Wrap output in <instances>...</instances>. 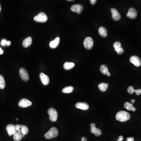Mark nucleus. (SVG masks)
Here are the masks:
<instances>
[{"label":"nucleus","instance_id":"dca6fc26","mask_svg":"<svg viewBox=\"0 0 141 141\" xmlns=\"http://www.w3.org/2000/svg\"><path fill=\"white\" fill-rule=\"evenodd\" d=\"M6 129L9 136H11L12 135H14L16 132L15 126L13 124L8 125L7 126Z\"/></svg>","mask_w":141,"mask_h":141},{"label":"nucleus","instance_id":"4be33fe9","mask_svg":"<svg viewBox=\"0 0 141 141\" xmlns=\"http://www.w3.org/2000/svg\"><path fill=\"white\" fill-rule=\"evenodd\" d=\"M98 33L102 37H106L107 36V30L104 27H101L99 28Z\"/></svg>","mask_w":141,"mask_h":141},{"label":"nucleus","instance_id":"a19ab883","mask_svg":"<svg viewBox=\"0 0 141 141\" xmlns=\"http://www.w3.org/2000/svg\"><path fill=\"white\" fill-rule=\"evenodd\" d=\"M16 120H18V118H16Z\"/></svg>","mask_w":141,"mask_h":141},{"label":"nucleus","instance_id":"2eb2a0df","mask_svg":"<svg viewBox=\"0 0 141 141\" xmlns=\"http://www.w3.org/2000/svg\"><path fill=\"white\" fill-rule=\"evenodd\" d=\"M76 107L77 109H82L83 110H88L89 108V105L85 102H79L76 103Z\"/></svg>","mask_w":141,"mask_h":141},{"label":"nucleus","instance_id":"c9c22d12","mask_svg":"<svg viewBox=\"0 0 141 141\" xmlns=\"http://www.w3.org/2000/svg\"><path fill=\"white\" fill-rule=\"evenodd\" d=\"M11 44V42L9 41H7L6 46H9Z\"/></svg>","mask_w":141,"mask_h":141},{"label":"nucleus","instance_id":"4468645a","mask_svg":"<svg viewBox=\"0 0 141 141\" xmlns=\"http://www.w3.org/2000/svg\"><path fill=\"white\" fill-rule=\"evenodd\" d=\"M40 77L42 83L44 85H48L50 83V78L47 75H46L43 72H42L40 74Z\"/></svg>","mask_w":141,"mask_h":141},{"label":"nucleus","instance_id":"9d476101","mask_svg":"<svg viewBox=\"0 0 141 141\" xmlns=\"http://www.w3.org/2000/svg\"><path fill=\"white\" fill-rule=\"evenodd\" d=\"M130 61L137 67H140L141 65V60L137 56H133L131 57Z\"/></svg>","mask_w":141,"mask_h":141},{"label":"nucleus","instance_id":"5701e85b","mask_svg":"<svg viewBox=\"0 0 141 141\" xmlns=\"http://www.w3.org/2000/svg\"><path fill=\"white\" fill-rule=\"evenodd\" d=\"M108 87H109V84L108 83H102L99 84L98 85V88L101 92L105 91L108 89Z\"/></svg>","mask_w":141,"mask_h":141},{"label":"nucleus","instance_id":"412c9836","mask_svg":"<svg viewBox=\"0 0 141 141\" xmlns=\"http://www.w3.org/2000/svg\"><path fill=\"white\" fill-rule=\"evenodd\" d=\"M124 107L129 111H132L133 112L136 111V109L133 106V104H131L128 102H126L124 104Z\"/></svg>","mask_w":141,"mask_h":141},{"label":"nucleus","instance_id":"aec40b11","mask_svg":"<svg viewBox=\"0 0 141 141\" xmlns=\"http://www.w3.org/2000/svg\"><path fill=\"white\" fill-rule=\"evenodd\" d=\"M32 42V38L31 37H28L24 40L22 43V46L24 48H28L31 45Z\"/></svg>","mask_w":141,"mask_h":141},{"label":"nucleus","instance_id":"bb28decb","mask_svg":"<svg viewBox=\"0 0 141 141\" xmlns=\"http://www.w3.org/2000/svg\"><path fill=\"white\" fill-rule=\"evenodd\" d=\"M21 132L22 135H27L29 132L28 127L26 126L22 125L21 128Z\"/></svg>","mask_w":141,"mask_h":141},{"label":"nucleus","instance_id":"e433bc0d","mask_svg":"<svg viewBox=\"0 0 141 141\" xmlns=\"http://www.w3.org/2000/svg\"><path fill=\"white\" fill-rule=\"evenodd\" d=\"M3 51L2 50V49L1 48H0V54H3Z\"/></svg>","mask_w":141,"mask_h":141},{"label":"nucleus","instance_id":"f8f14e48","mask_svg":"<svg viewBox=\"0 0 141 141\" xmlns=\"http://www.w3.org/2000/svg\"><path fill=\"white\" fill-rule=\"evenodd\" d=\"M112 14V18L115 21H118L121 18V15L117 9L115 8L111 9Z\"/></svg>","mask_w":141,"mask_h":141},{"label":"nucleus","instance_id":"6e6552de","mask_svg":"<svg viewBox=\"0 0 141 141\" xmlns=\"http://www.w3.org/2000/svg\"><path fill=\"white\" fill-rule=\"evenodd\" d=\"M32 105V102L28 99L23 98L21 99L18 103V106L22 108H26Z\"/></svg>","mask_w":141,"mask_h":141},{"label":"nucleus","instance_id":"6ab92c4d","mask_svg":"<svg viewBox=\"0 0 141 141\" xmlns=\"http://www.w3.org/2000/svg\"><path fill=\"white\" fill-rule=\"evenodd\" d=\"M60 42V38L57 37L54 40L51 42L50 44V47L52 48H55L59 46Z\"/></svg>","mask_w":141,"mask_h":141},{"label":"nucleus","instance_id":"393cba45","mask_svg":"<svg viewBox=\"0 0 141 141\" xmlns=\"http://www.w3.org/2000/svg\"><path fill=\"white\" fill-rule=\"evenodd\" d=\"M74 90V88L72 86H68L65 87L62 89V92L64 93H70L72 92Z\"/></svg>","mask_w":141,"mask_h":141},{"label":"nucleus","instance_id":"f257e3e1","mask_svg":"<svg viewBox=\"0 0 141 141\" xmlns=\"http://www.w3.org/2000/svg\"><path fill=\"white\" fill-rule=\"evenodd\" d=\"M130 114L125 111H120L116 114V120L121 122H125L128 121L130 119Z\"/></svg>","mask_w":141,"mask_h":141},{"label":"nucleus","instance_id":"423d86ee","mask_svg":"<svg viewBox=\"0 0 141 141\" xmlns=\"http://www.w3.org/2000/svg\"><path fill=\"white\" fill-rule=\"evenodd\" d=\"M20 75L22 80L24 81H28L29 80V75L28 71L24 68H21L20 69Z\"/></svg>","mask_w":141,"mask_h":141},{"label":"nucleus","instance_id":"1a4fd4ad","mask_svg":"<svg viewBox=\"0 0 141 141\" xmlns=\"http://www.w3.org/2000/svg\"><path fill=\"white\" fill-rule=\"evenodd\" d=\"M138 13L137 10L131 7L129 9L128 12L127 13V17L131 18V19H135L137 16Z\"/></svg>","mask_w":141,"mask_h":141},{"label":"nucleus","instance_id":"c85d7f7f","mask_svg":"<svg viewBox=\"0 0 141 141\" xmlns=\"http://www.w3.org/2000/svg\"><path fill=\"white\" fill-rule=\"evenodd\" d=\"M15 126L16 131H17L21 129V127L22 126V125H16Z\"/></svg>","mask_w":141,"mask_h":141},{"label":"nucleus","instance_id":"2f4dec72","mask_svg":"<svg viewBox=\"0 0 141 141\" xmlns=\"http://www.w3.org/2000/svg\"><path fill=\"white\" fill-rule=\"evenodd\" d=\"M127 141H135L134 138L133 137L127 138L126 139Z\"/></svg>","mask_w":141,"mask_h":141},{"label":"nucleus","instance_id":"0eeeda50","mask_svg":"<svg viewBox=\"0 0 141 141\" xmlns=\"http://www.w3.org/2000/svg\"><path fill=\"white\" fill-rule=\"evenodd\" d=\"M90 126H91V132L92 134H94L96 137H99L102 135V131L96 127L95 124L94 123H91L90 124Z\"/></svg>","mask_w":141,"mask_h":141},{"label":"nucleus","instance_id":"a878e982","mask_svg":"<svg viewBox=\"0 0 141 141\" xmlns=\"http://www.w3.org/2000/svg\"><path fill=\"white\" fill-rule=\"evenodd\" d=\"M6 87V82L4 77L0 75V89H4Z\"/></svg>","mask_w":141,"mask_h":141},{"label":"nucleus","instance_id":"cd10ccee","mask_svg":"<svg viewBox=\"0 0 141 141\" xmlns=\"http://www.w3.org/2000/svg\"><path fill=\"white\" fill-rule=\"evenodd\" d=\"M135 90L133 86H130L127 89V92L130 94H133L135 92Z\"/></svg>","mask_w":141,"mask_h":141},{"label":"nucleus","instance_id":"f704fd0d","mask_svg":"<svg viewBox=\"0 0 141 141\" xmlns=\"http://www.w3.org/2000/svg\"><path fill=\"white\" fill-rule=\"evenodd\" d=\"M87 141V138H86L85 137H83L82 138V140H81V141Z\"/></svg>","mask_w":141,"mask_h":141},{"label":"nucleus","instance_id":"f3484780","mask_svg":"<svg viewBox=\"0 0 141 141\" xmlns=\"http://www.w3.org/2000/svg\"><path fill=\"white\" fill-rule=\"evenodd\" d=\"M100 70L103 74L106 75L107 76H110L111 74L108 70V68L106 65H102L100 68Z\"/></svg>","mask_w":141,"mask_h":141},{"label":"nucleus","instance_id":"b1692460","mask_svg":"<svg viewBox=\"0 0 141 141\" xmlns=\"http://www.w3.org/2000/svg\"><path fill=\"white\" fill-rule=\"evenodd\" d=\"M74 67V63L72 62H66L64 65V68L66 70H70Z\"/></svg>","mask_w":141,"mask_h":141},{"label":"nucleus","instance_id":"20e7f679","mask_svg":"<svg viewBox=\"0 0 141 141\" xmlns=\"http://www.w3.org/2000/svg\"><path fill=\"white\" fill-rule=\"evenodd\" d=\"M34 20L37 22H45L48 20V17L45 13L40 12L34 17Z\"/></svg>","mask_w":141,"mask_h":141},{"label":"nucleus","instance_id":"f03ea898","mask_svg":"<svg viewBox=\"0 0 141 141\" xmlns=\"http://www.w3.org/2000/svg\"><path fill=\"white\" fill-rule=\"evenodd\" d=\"M59 135V131L58 129L55 127L51 128L48 132L46 133L44 135V137L47 139H51L57 137Z\"/></svg>","mask_w":141,"mask_h":141},{"label":"nucleus","instance_id":"9b49d317","mask_svg":"<svg viewBox=\"0 0 141 141\" xmlns=\"http://www.w3.org/2000/svg\"><path fill=\"white\" fill-rule=\"evenodd\" d=\"M114 48L116 52L119 55L123 54L124 52V50L123 48H122L121 43L119 42H115L113 44Z\"/></svg>","mask_w":141,"mask_h":141},{"label":"nucleus","instance_id":"ddd939ff","mask_svg":"<svg viewBox=\"0 0 141 141\" xmlns=\"http://www.w3.org/2000/svg\"><path fill=\"white\" fill-rule=\"evenodd\" d=\"M83 9V7L82 5L75 4L72 6L71 10L73 12H76L78 14L82 13Z\"/></svg>","mask_w":141,"mask_h":141},{"label":"nucleus","instance_id":"a211bd4d","mask_svg":"<svg viewBox=\"0 0 141 141\" xmlns=\"http://www.w3.org/2000/svg\"><path fill=\"white\" fill-rule=\"evenodd\" d=\"M22 138V134L21 132V129L17 131H16L15 133L13 135V139L15 141H20Z\"/></svg>","mask_w":141,"mask_h":141},{"label":"nucleus","instance_id":"473e14b6","mask_svg":"<svg viewBox=\"0 0 141 141\" xmlns=\"http://www.w3.org/2000/svg\"><path fill=\"white\" fill-rule=\"evenodd\" d=\"M90 2L92 4L94 5L95 4L97 0H90Z\"/></svg>","mask_w":141,"mask_h":141},{"label":"nucleus","instance_id":"4c0bfd02","mask_svg":"<svg viewBox=\"0 0 141 141\" xmlns=\"http://www.w3.org/2000/svg\"><path fill=\"white\" fill-rule=\"evenodd\" d=\"M131 102L132 103V104H133L135 102V99H132L131 100Z\"/></svg>","mask_w":141,"mask_h":141},{"label":"nucleus","instance_id":"ea45409f","mask_svg":"<svg viewBox=\"0 0 141 141\" xmlns=\"http://www.w3.org/2000/svg\"><path fill=\"white\" fill-rule=\"evenodd\" d=\"M68 0V1H73V0Z\"/></svg>","mask_w":141,"mask_h":141},{"label":"nucleus","instance_id":"7ed1b4c3","mask_svg":"<svg viewBox=\"0 0 141 141\" xmlns=\"http://www.w3.org/2000/svg\"><path fill=\"white\" fill-rule=\"evenodd\" d=\"M48 113L49 115V118L51 122H56L58 118V114L57 111L53 108H50L48 109Z\"/></svg>","mask_w":141,"mask_h":141},{"label":"nucleus","instance_id":"39448f33","mask_svg":"<svg viewBox=\"0 0 141 141\" xmlns=\"http://www.w3.org/2000/svg\"><path fill=\"white\" fill-rule=\"evenodd\" d=\"M93 40L92 38L87 37L85 39L83 42V45L87 50H91L93 48Z\"/></svg>","mask_w":141,"mask_h":141},{"label":"nucleus","instance_id":"58836bf2","mask_svg":"<svg viewBox=\"0 0 141 141\" xmlns=\"http://www.w3.org/2000/svg\"><path fill=\"white\" fill-rule=\"evenodd\" d=\"M1 6H0V12L1 11Z\"/></svg>","mask_w":141,"mask_h":141},{"label":"nucleus","instance_id":"7c9ffc66","mask_svg":"<svg viewBox=\"0 0 141 141\" xmlns=\"http://www.w3.org/2000/svg\"><path fill=\"white\" fill-rule=\"evenodd\" d=\"M7 41L6 40L3 39L1 42V45L2 46H5L6 45Z\"/></svg>","mask_w":141,"mask_h":141},{"label":"nucleus","instance_id":"72a5a7b5","mask_svg":"<svg viewBox=\"0 0 141 141\" xmlns=\"http://www.w3.org/2000/svg\"><path fill=\"white\" fill-rule=\"evenodd\" d=\"M124 139V138L122 136H120L119 137V138H118V140L117 141H122Z\"/></svg>","mask_w":141,"mask_h":141},{"label":"nucleus","instance_id":"c756f323","mask_svg":"<svg viewBox=\"0 0 141 141\" xmlns=\"http://www.w3.org/2000/svg\"><path fill=\"white\" fill-rule=\"evenodd\" d=\"M135 92L137 95H140L141 94V89H138L137 90H135Z\"/></svg>","mask_w":141,"mask_h":141}]
</instances>
